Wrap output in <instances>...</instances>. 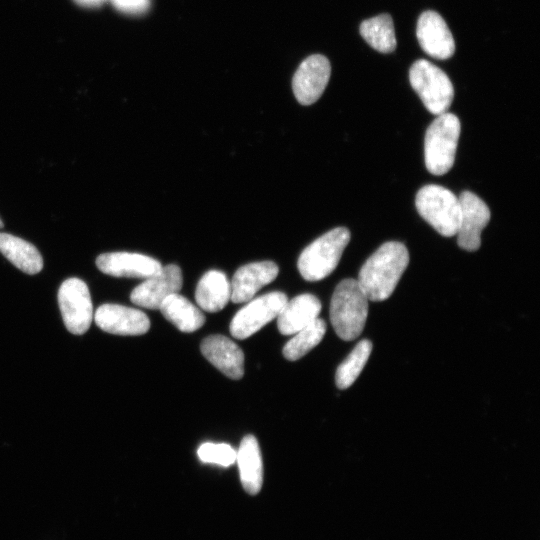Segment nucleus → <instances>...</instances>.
<instances>
[{
    "label": "nucleus",
    "mask_w": 540,
    "mask_h": 540,
    "mask_svg": "<svg viewBox=\"0 0 540 540\" xmlns=\"http://www.w3.org/2000/svg\"><path fill=\"white\" fill-rule=\"evenodd\" d=\"M409 263L406 246L397 241L382 244L362 265L356 279L368 300L388 299Z\"/></svg>",
    "instance_id": "f257e3e1"
},
{
    "label": "nucleus",
    "mask_w": 540,
    "mask_h": 540,
    "mask_svg": "<svg viewBox=\"0 0 540 540\" xmlns=\"http://www.w3.org/2000/svg\"><path fill=\"white\" fill-rule=\"evenodd\" d=\"M368 301L356 279H343L337 284L330 303V320L339 338L352 341L362 333Z\"/></svg>",
    "instance_id": "f03ea898"
},
{
    "label": "nucleus",
    "mask_w": 540,
    "mask_h": 540,
    "mask_svg": "<svg viewBox=\"0 0 540 540\" xmlns=\"http://www.w3.org/2000/svg\"><path fill=\"white\" fill-rule=\"evenodd\" d=\"M350 241L346 227L329 230L309 244L297 262L301 276L307 281H319L329 276L337 267L342 253Z\"/></svg>",
    "instance_id": "7ed1b4c3"
},
{
    "label": "nucleus",
    "mask_w": 540,
    "mask_h": 540,
    "mask_svg": "<svg viewBox=\"0 0 540 540\" xmlns=\"http://www.w3.org/2000/svg\"><path fill=\"white\" fill-rule=\"evenodd\" d=\"M460 132L459 118L449 112L437 115L428 126L424 139V158L431 174L440 176L452 168Z\"/></svg>",
    "instance_id": "20e7f679"
},
{
    "label": "nucleus",
    "mask_w": 540,
    "mask_h": 540,
    "mask_svg": "<svg viewBox=\"0 0 540 540\" xmlns=\"http://www.w3.org/2000/svg\"><path fill=\"white\" fill-rule=\"evenodd\" d=\"M415 206L420 216L439 234H457L460 223V202L449 189L435 184L423 186L416 194Z\"/></svg>",
    "instance_id": "39448f33"
},
{
    "label": "nucleus",
    "mask_w": 540,
    "mask_h": 540,
    "mask_svg": "<svg viewBox=\"0 0 540 540\" xmlns=\"http://www.w3.org/2000/svg\"><path fill=\"white\" fill-rule=\"evenodd\" d=\"M409 80L430 113L437 116L447 112L453 101L454 89L443 70L425 59H420L412 64Z\"/></svg>",
    "instance_id": "423d86ee"
},
{
    "label": "nucleus",
    "mask_w": 540,
    "mask_h": 540,
    "mask_svg": "<svg viewBox=\"0 0 540 540\" xmlns=\"http://www.w3.org/2000/svg\"><path fill=\"white\" fill-rule=\"evenodd\" d=\"M58 303L67 330L75 335L84 334L94 317L87 284L75 277L66 279L58 290Z\"/></svg>",
    "instance_id": "0eeeda50"
},
{
    "label": "nucleus",
    "mask_w": 540,
    "mask_h": 540,
    "mask_svg": "<svg viewBox=\"0 0 540 540\" xmlns=\"http://www.w3.org/2000/svg\"><path fill=\"white\" fill-rule=\"evenodd\" d=\"M287 296L280 291H273L251 299L233 317L230 333L236 339H246L259 331L267 323L277 318Z\"/></svg>",
    "instance_id": "6e6552de"
},
{
    "label": "nucleus",
    "mask_w": 540,
    "mask_h": 540,
    "mask_svg": "<svg viewBox=\"0 0 540 540\" xmlns=\"http://www.w3.org/2000/svg\"><path fill=\"white\" fill-rule=\"evenodd\" d=\"M458 199L461 215L457 244L466 251H476L481 245V232L490 220V210L483 200L470 191H463Z\"/></svg>",
    "instance_id": "1a4fd4ad"
},
{
    "label": "nucleus",
    "mask_w": 540,
    "mask_h": 540,
    "mask_svg": "<svg viewBox=\"0 0 540 540\" xmlns=\"http://www.w3.org/2000/svg\"><path fill=\"white\" fill-rule=\"evenodd\" d=\"M331 74L329 60L320 54L307 57L297 68L292 88L297 101L311 105L323 94Z\"/></svg>",
    "instance_id": "9d476101"
},
{
    "label": "nucleus",
    "mask_w": 540,
    "mask_h": 540,
    "mask_svg": "<svg viewBox=\"0 0 540 540\" xmlns=\"http://www.w3.org/2000/svg\"><path fill=\"white\" fill-rule=\"evenodd\" d=\"M182 283L181 269L177 265L169 264L136 286L131 292L130 300L140 307L159 309L168 296L180 291Z\"/></svg>",
    "instance_id": "9b49d317"
},
{
    "label": "nucleus",
    "mask_w": 540,
    "mask_h": 540,
    "mask_svg": "<svg viewBox=\"0 0 540 540\" xmlns=\"http://www.w3.org/2000/svg\"><path fill=\"white\" fill-rule=\"evenodd\" d=\"M93 319L101 330L116 335H142L150 328V320L144 312L119 304L101 305Z\"/></svg>",
    "instance_id": "f8f14e48"
},
{
    "label": "nucleus",
    "mask_w": 540,
    "mask_h": 540,
    "mask_svg": "<svg viewBox=\"0 0 540 540\" xmlns=\"http://www.w3.org/2000/svg\"><path fill=\"white\" fill-rule=\"evenodd\" d=\"M418 42L429 56L443 60L455 52V42L450 29L441 15L435 11L423 12L417 22Z\"/></svg>",
    "instance_id": "ddd939ff"
},
{
    "label": "nucleus",
    "mask_w": 540,
    "mask_h": 540,
    "mask_svg": "<svg viewBox=\"0 0 540 540\" xmlns=\"http://www.w3.org/2000/svg\"><path fill=\"white\" fill-rule=\"evenodd\" d=\"M97 268L114 277L148 278L162 268L161 263L144 254L134 252H109L96 259Z\"/></svg>",
    "instance_id": "4468645a"
},
{
    "label": "nucleus",
    "mask_w": 540,
    "mask_h": 540,
    "mask_svg": "<svg viewBox=\"0 0 540 540\" xmlns=\"http://www.w3.org/2000/svg\"><path fill=\"white\" fill-rule=\"evenodd\" d=\"M279 268L273 261L265 260L241 266L230 282L233 303H245L278 275Z\"/></svg>",
    "instance_id": "2eb2a0df"
},
{
    "label": "nucleus",
    "mask_w": 540,
    "mask_h": 540,
    "mask_svg": "<svg viewBox=\"0 0 540 540\" xmlns=\"http://www.w3.org/2000/svg\"><path fill=\"white\" fill-rule=\"evenodd\" d=\"M203 356L225 376L233 380L244 374V353L231 339L223 335H210L200 345Z\"/></svg>",
    "instance_id": "dca6fc26"
},
{
    "label": "nucleus",
    "mask_w": 540,
    "mask_h": 540,
    "mask_svg": "<svg viewBox=\"0 0 540 540\" xmlns=\"http://www.w3.org/2000/svg\"><path fill=\"white\" fill-rule=\"evenodd\" d=\"M320 300L309 293L300 294L282 307L277 316L278 330L282 335H293L318 318Z\"/></svg>",
    "instance_id": "f3484780"
},
{
    "label": "nucleus",
    "mask_w": 540,
    "mask_h": 540,
    "mask_svg": "<svg viewBox=\"0 0 540 540\" xmlns=\"http://www.w3.org/2000/svg\"><path fill=\"white\" fill-rule=\"evenodd\" d=\"M244 490L256 495L263 483V463L257 439L246 435L236 451V461Z\"/></svg>",
    "instance_id": "a211bd4d"
},
{
    "label": "nucleus",
    "mask_w": 540,
    "mask_h": 540,
    "mask_svg": "<svg viewBox=\"0 0 540 540\" xmlns=\"http://www.w3.org/2000/svg\"><path fill=\"white\" fill-rule=\"evenodd\" d=\"M231 296L230 281L219 270H209L199 280L195 290V300L206 312L222 310Z\"/></svg>",
    "instance_id": "6ab92c4d"
},
{
    "label": "nucleus",
    "mask_w": 540,
    "mask_h": 540,
    "mask_svg": "<svg viewBox=\"0 0 540 540\" xmlns=\"http://www.w3.org/2000/svg\"><path fill=\"white\" fill-rule=\"evenodd\" d=\"M0 252L24 273L37 274L43 268V259L38 249L12 234L0 233Z\"/></svg>",
    "instance_id": "aec40b11"
},
{
    "label": "nucleus",
    "mask_w": 540,
    "mask_h": 540,
    "mask_svg": "<svg viewBox=\"0 0 540 540\" xmlns=\"http://www.w3.org/2000/svg\"><path fill=\"white\" fill-rule=\"evenodd\" d=\"M162 315L182 332H194L205 323L201 310L179 293L168 296L160 305Z\"/></svg>",
    "instance_id": "412c9836"
},
{
    "label": "nucleus",
    "mask_w": 540,
    "mask_h": 540,
    "mask_svg": "<svg viewBox=\"0 0 540 540\" xmlns=\"http://www.w3.org/2000/svg\"><path fill=\"white\" fill-rule=\"evenodd\" d=\"M360 34L372 48L381 53H390L396 48L393 20L389 14L364 20L360 25Z\"/></svg>",
    "instance_id": "4be33fe9"
},
{
    "label": "nucleus",
    "mask_w": 540,
    "mask_h": 540,
    "mask_svg": "<svg viewBox=\"0 0 540 540\" xmlns=\"http://www.w3.org/2000/svg\"><path fill=\"white\" fill-rule=\"evenodd\" d=\"M326 332V323L317 318L312 323L302 328L285 344L283 356L290 361H296L317 346Z\"/></svg>",
    "instance_id": "5701e85b"
},
{
    "label": "nucleus",
    "mask_w": 540,
    "mask_h": 540,
    "mask_svg": "<svg viewBox=\"0 0 540 540\" xmlns=\"http://www.w3.org/2000/svg\"><path fill=\"white\" fill-rule=\"evenodd\" d=\"M372 348L370 340L359 341L347 358L338 366L335 373V383L339 389H347L355 382L367 363Z\"/></svg>",
    "instance_id": "b1692460"
},
{
    "label": "nucleus",
    "mask_w": 540,
    "mask_h": 540,
    "mask_svg": "<svg viewBox=\"0 0 540 540\" xmlns=\"http://www.w3.org/2000/svg\"><path fill=\"white\" fill-rule=\"evenodd\" d=\"M199 459L223 467L231 466L236 461V450L226 443H203L197 450Z\"/></svg>",
    "instance_id": "393cba45"
},
{
    "label": "nucleus",
    "mask_w": 540,
    "mask_h": 540,
    "mask_svg": "<svg viewBox=\"0 0 540 540\" xmlns=\"http://www.w3.org/2000/svg\"><path fill=\"white\" fill-rule=\"evenodd\" d=\"M113 6L126 14L139 15L150 7V0H110Z\"/></svg>",
    "instance_id": "a878e982"
},
{
    "label": "nucleus",
    "mask_w": 540,
    "mask_h": 540,
    "mask_svg": "<svg viewBox=\"0 0 540 540\" xmlns=\"http://www.w3.org/2000/svg\"><path fill=\"white\" fill-rule=\"evenodd\" d=\"M77 4L84 7H98L108 0H74Z\"/></svg>",
    "instance_id": "bb28decb"
},
{
    "label": "nucleus",
    "mask_w": 540,
    "mask_h": 540,
    "mask_svg": "<svg viewBox=\"0 0 540 540\" xmlns=\"http://www.w3.org/2000/svg\"><path fill=\"white\" fill-rule=\"evenodd\" d=\"M2 227H3V222L0 219V228H2Z\"/></svg>",
    "instance_id": "cd10ccee"
}]
</instances>
